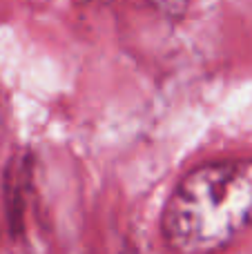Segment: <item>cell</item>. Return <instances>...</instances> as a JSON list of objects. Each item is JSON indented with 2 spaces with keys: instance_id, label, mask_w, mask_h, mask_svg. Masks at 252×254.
I'll return each instance as SVG.
<instances>
[{
  "instance_id": "cell-1",
  "label": "cell",
  "mask_w": 252,
  "mask_h": 254,
  "mask_svg": "<svg viewBox=\"0 0 252 254\" xmlns=\"http://www.w3.org/2000/svg\"><path fill=\"white\" fill-rule=\"evenodd\" d=\"M252 228V158L190 170L165 203L163 239L177 254H217Z\"/></svg>"
},
{
  "instance_id": "cell-2",
  "label": "cell",
  "mask_w": 252,
  "mask_h": 254,
  "mask_svg": "<svg viewBox=\"0 0 252 254\" xmlns=\"http://www.w3.org/2000/svg\"><path fill=\"white\" fill-rule=\"evenodd\" d=\"M152 4H154L156 9H159L163 16L168 18H183L188 11V4H190V0H150Z\"/></svg>"
},
{
  "instance_id": "cell-3",
  "label": "cell",
  "mask_w": 252,
  "mask_h": 254,
  "mask_svg": "<svg viewBox=\"0 0 252 254\" xmlns=\"http://www.w3.org/2000/svg\"><path fill=\"white\" fill-rule=\"evenodd\" d=\"M123 254H156V252L147 250V248H127Z\"/></svg>"
}]
</instances>
